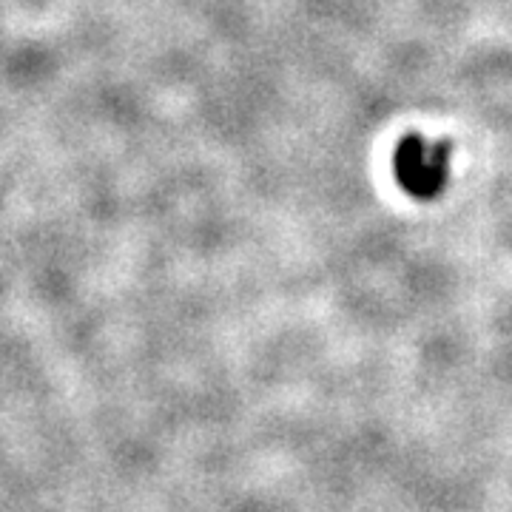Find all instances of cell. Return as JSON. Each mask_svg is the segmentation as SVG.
Returning <instances> with one entry per match:
<instances>
[{"instance_id":"cell-1","label":"cell","mask_w":512,"mask_h":512,"mask_svg":"<svg viewBox=\"0 0 512 512\" xmlns=\"http://www.w3.org/2000/svg\"><path fill=\"white\" fill-rule=\"evenodd\" d=\"M393 171L404 191L416 200H433L447 185L450 174V143L444 140H427L419 134L404 137L396 157Z\"/></svg>"}]
</instances>
